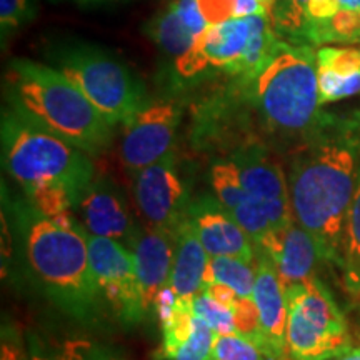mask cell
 Segmentation results:
<instances>
[{"label": "cell", "instance_id": "17", "mask_svg": "<svg viewBox=\"0 0 360 360\" xmlns=\"http://www.w3.org/2000/svg\"><path fill=\"white\" fill-rule=\"evenodd\" d=\"M207 27L197 0H172L143 24L142 32L164 56L175 60L192 47Z\"/></svg>", "mask_w": 360, "mask_h": 360}, {"label": "cell", "instance_id": "31", "mask_svg": "<svg viewBox=\"0 0 360 360\" xmlns=\"http://www.w3.org/2000/svg\"><path fill=\"white\" fill-rule=\"evenodd\" d=\"M0 360H30L29 352L22 345L20 337L11 327L2 328V344H0Z\"/></svg>", "mask_w": 360, "mask_h": 360}, {"label": "cell", "instance_id": "20", "mask_svg": "<svg viewBox=\"0 0 360 360\" xmlns=\"http://www.w3.org/2000/svg\"><path fill=\"white\" fill-rule=\"evenodd\" d=\"M209 260L210 255L207 254L191 222L186 219L179 227L175 238L172 276L169 282L175 294L187 300H193V297L199 295L204 287Z\"/></svg>", "mask_w": 360, "mask_h": 360}, {"label": "cell", "instance_id": "21", "mask_svg": "<svg viewBox=\"0 0 360 360\" xmlns=\"http://www.w3.org/2000/svg\"><path fill=\"white\" fill-rule=\"evenodd\" d=\"M339 269L345 290L352 297H360V177L345 220Z\"/></svg>", "mask_w": 360, "mask_h": 360}, {"label": "cell", "instance_id": "5", "mask_svg": "<svg viewBox=\"0 0 360 360\" xmlns=\"http://www.w3.org/2000/svg\"><path fill=\"white\" fill-rule=\"evenodd\" d=\"M8 107L90 155L110 146L114 129L56 67L13 58L6 74Z\"/></svg>", "mask_w": 360, "mask_h": 360}, {"label": "cell", "instance_id": "9", "mask_svg": "<svg viewBox=\"0 0 360 360\" xmlns=\"http://www.w3.org/2000/svg\"><path fill=\"white\" fill-rule=\"evenodd\" d=\"M87 242L90 267L102 304L129 327L146 321L148 314L135 272L132 250L112 238L89 233Z\"/></svg>", "mask_w": 360, "mask_h": 360}, {"label": "cell", "instance_id": "26", "mask_svg": "<svg viewBox=\"0 0 360 360\" xmlns=\"http://www.w3.org/2000/svg\"><path fill=\"white\" fill-rule=\"evenodd\" d=\"M197 4L209 25L267 13L259 0H197Z\"/></svg>", "mask_w": 360, "mask_h": 360}, {"label": "cell", "instance_id": "22", "mask_svg": "<svg viewBox=\"0 0 360 360\" xmlns=\"http://www.w3.org/2000/svg\"><path fill=\"white\" fill-rule=\"evenodd\" d=\"M27 352L30 360H115L109 347L89 339H65L47 345L32 337Z\"/></svg>", "mask_w": 360, "mask_h": 360}, {"label": "cell", "instance_id": "8", "mask_svg": "<svg viewBox=\"0 0 360 360\" xmlns=\"http://www.w3.org/2000/svg\"><path fill=\"white\" fill-rule=\"evenodd\" d=\"M285 295L290 360H334L354 349L347 319L317 276L292 283Z\"/></svg>", "mask_w": 360, "mask_h": 360}, {"label": "cell", "instance_id": "2", "mask_svg": "<svg viewBox=\"0 0 360 360\" xmlns=\"http://www.w3.org/2000/svg\"><path fill=\"white\" fill-rule=\"evenodd\" d=\"M247 119L260 130V142L290 155L326 122L321 110L317 52L312 45L277 39L257 74L238 77Z\"/></svg>", "mask_w": 360, "mask_h": 360}, {"label": "cell", "instance_id": "35", "mask_svg": "<svg viewBox=\"0 0 360 360\" xmlns=\"http://www.w3.org/2000/svg\"><path fill=\"white\" fill-rule=\"evenodd\" d=\"M27 4H29L30 7H34L35 11H37V7H39V0H27Z\"/></svg>", "mask_w": 360, "mask_h": 360}, {"label": "cell", "instance_id": "24", "mask_svg": "<svg viewBox=\"0 0 360 360\" xmlns=\"http://www.w3.org/2000/svg\"><path fill=\"white\" fill-rule=\"evenodd\" d=\"M309 2L310 0H277L272 12V25L278 39L309 45Z\"/></svg>", "mask_w": 360, "mask_h": 360}, {"label": "cell", "instance_id": "1", "mask_svg": "<svg viewBox=\"0 0 360 360\" xmlns=\"http://www.w3.org/2000/svg\"><path fill=\"white\" fill-rule=\"evenodd\" d=\"M289 162L294 219L317 242L323 262L340 267L345 220L360 177V112L328 114Z\"/></svg>", "mask_w": 360, "mask_h": 360}, {"label": "cell", "instance_id": "10", "mask_svg": "<svg viewBox=\"0 0 360 360\" xmlns=\"http://www.w3.org/2000/svg\"><path fill=\"white\" fill-rule=\"evenodd\" d=\"M182 120V103L177 98H150L125 122L120 157L130 172H139L174 150Z\"/></svg>", "mask_w": 360, "mask_h": 360}, {"label": "cell", "instance_id": "33", "mask_svg": "<svg viewBox=\"0 0 360 360\" xmlns=\"http://www.w3.org/2000/svg\"><path fill=\"white\" fill-rule=\"evenodd\" d=\"M334 360H360V349H352L349 350L347 354L340 355V357H337Z\"/></svg>", "mask_w": 360, "mask_h": 360}, {"label": "cell", "instance_id": "11", "mask_svg": "<svg viewBox=\"0 0 360 360\" xmlns=\"http://www.w3.org/2000/svg\"><path fill=\"white\" fill-rule=\"evenodd\" d=\"M134 175L135 204L147 227L177 233L192 197L177 170L174 150Z\"/></svg>", "mask_w": 360, "mask_h": 360}, {"label": "cell", "instance_id": "27", "mask_svg": "<svg viewBox=\"0 0 360 360\" xmlns=\"http://www.w3.org/2000/svg\"><path fill=\"white\" fill-rule=\"evenodd\" d=\"M217 332L195 312L192 334L177 349L170 360H214Z\"/></svg>", "mask_w": 360, "mask_h": 360}, {"label": "cell", "instance_id": "28", "mask_svg": "<svg viewBox=\"0 0 360 360\" xmlns=\"http://www.w3.org/2000/svg\"><path fill=\"white\" fill-rule=\"evenodd\" d=\"M192 304L193 310H195L204 321H207V323L217 332V335L237 334L236 317H233V312L227 307V305L217 302L212 297L207 295L205 292H200L199 295L193 297Z\"/></svg>", "mask_w": 360, "mask_h": 360}, {"label": "cell", "instance_id": "7", "mask_svg": "<svg viewBox=\"0 0 360 360\" xmlns=\"http://www.w3.org/2000/svg\"><path fill=\"white\" fill-rule=\"evenodd\" d=\"M52 67L96 105L112 127L124 125L150 101L146 84L119 56L84 40H60L47 52Z\"/></svg>", "mask_w": 360, "mask_h": 360}, {"label": "cell", "instance_id": "25", "mask_svg": "<svg viewBox=\"0 0 360 360\" xmlns=\"http://www.w3.org/2000/svg\"><path fill=\"white\" fill-rule=\"evenodd\" d=\"M210 184H212L214 195L229 212H232L236 207L247 199L240 172H238L236 160L232 157H225V159L214 162L212 167H210Z\"/></svg>", "mask_w": 360, "mask_h": 360}, {"label": "cell", "instance_id": "14", "mask_svg": "<svg viewBox=\"0 0 360 360\" xmlns=\"http://www.w3.org/2000/svg\"><path fill=\"white\" fill-rule=\"evenodd\" d=\"M187 220L210 257H233L255 264L257 245L215 195L192 199Z\"/></svg>", "mask_w": 360, "mask_h": 360}, {"label": "cell", "instance_id": "34", "mask_svg": "<svg viewBox=\"0 0 360 360\" xmlns=\"http://www.w3.org/2000/svg\"><path fill=\"white\" fill-rule=\"evenodd\" d=\"M57 2V0H56ZM70 2L82 4V6H92V4H103V2H114V0H70Z\"/></svg>", "mask_w": 360, "mask_h": 360}, {"label": "cell", "instance_id": "16", "mask_svg": "<svg viewBox=\"0 0 360 360\" xmlns=\"http://www.w3.org/2000/svg\"><path fill=\"white\" fill-rule=\"evenodd\" d=\"M259 249L272 257L283 289L317 276L319 262L323 260L317 242L295 219L270 233Z\"/></svg>", "mask_w": 360, "mask_h": 360}, {"label": "cell", "instance_id": "12", "mask_svg": "<svg viewBox=\"0 0 360 360\" xmlns=\"http://www.w3.org/2000/svg\"><path fill=\"white\" fill-rule=\"evenodd\" d=\"M276 152L264 143H244L233 148L229 157L236 160L247 195L267 214L274 231L294 220L290 205L289 180Z\"/></svg>", "mask_w": 360, "mask_h": 360}, {"label": "cell", "instance_id": "18", "mask_svg": "<svg viewBox=\"0 0 360 360\" xmlns=\"http://www.w3.org/2000/svg\"><path fill=\"white\" fill-rule=\"evenodd\" d=\"M175 238L177 233H170L143 225L141 236L132 247L135 272L141 285L142 299L147 314H154V302L159 292L169 285L172 276Z\"/></svg>", "mask_w": 360, "mask_h": 360}, {"label": "cell", "instance_id": "29", "mask_svg": "<svg viewBox=\"0 0 360 360\" xmlns=\"http://www.w3.org/2000/svg\"><path fill=\"white\" fill-rule=\"evenodd\" d=\"M214 360H270L259 345L240 334L217 335Z\"/></svg>", "mask_w": 360, "mask_h": 360}, {"label": "cell", "instance_id": "23", "mask_svg": "<svg viewBox=\"0 0 360 360\" xmlns=\"http://www.w3.org/2000/svg\"><path fill=\"white\" fill-rule=\"evenodd\" d=\"M207 283H224L244 299H254L255 264L233 257H210L204 285Z\"/></svg>", "mask_w": 360, "mask_h": 360}, {"label": "cell", "instance_id": "15", "mask_svg": "<svg viewBox=\"0 0 360 360\" xmlns=\"http://www.w3.org/2000/svg\"><path fill=\"white\" fill-rule=\"evenodd\" d=\"M254 302L259 312L262 350L270 360H290L287 350V295L276 264L264 249L255 255Z\"/></svg>", "mask_w": 360, "mask_h": 360}, {"label": "cell", "instance_id": "13", "mask_svg": "<svg viewBox=\"0 0 360 360\" xmlns=\"http://www.w3.org/2000/svg\"><path fill=\"white\" fill-rule=\"evenodd\" d=\"M77 210L89 236L112 238L130 250L141 236L142 227L130 214L122 192L105 175L92 179Z\"/></svg>", "mask_w": 360, "mask_h": 360}, {"label": "cell", "instance_id": "19", "mask_svg": "<svg viewBox=\"0 0 360 360\" xmlns=\"http://www.w3.org/2000/svg\"><path fill=\"white\" fill-rule=\"evenodd\" d=\"M317 79L321 105L360 94V49L326 45L317 51Z\"/></svg>", "mask_w": 360, "mask_h": 360}, {"label": "cell", "instance_id": "3", "mask_svg": "<svg viewBox=\"0 0 360 360\" xmlns=\"http://www.w3.org/2000/svg\"><path fill=\"white\" fill-rule=\"evenodd\" d=\"M4 169L24 191L40 214L58 217L79 209L96 177L92 155L20 112H2Z\"/></svg>", "mask_w": 360, "mask_h": 360}, {"label": "cell", "instance_id": "6", "mask_svg": "<svg viewBox=\"0 0 360 360\" xmlns=\"http://www.w3.org/2000/svg\"><path fill=\"white\" fill-rule=\"evenodd\" d=\"M267 13L209 25L188 51L172 62L174 84L192 87L207 80L257 74L277 40Z\"/></svg>", "mask_w": 360, "mask_h": 360}, {"label": "cell", "instance_id": "32", "mask_svg": "<svg viewBox=\"0 0 360 360\" xmlns=\"http://www.w3.org/2000/svg\"><path fill=\"white\" fill-rule=\"evenodd\" d=\"M340 8L342 7L339 0H310L307 7L310 30H312L314 25L322 24V22H326L330 19V17H334ZM310 30H309V35H310Z\"/></svg>", "mask_w": 360, "mask_h": 360}, {"label": "cell", "instance_id": "4", "mask_svg": "<svg viewBox=\"0 0 360 360\" xmlns=\"http://www.w3.org/2000/svg\"><path fill=\"white\" fill-rule=\"evenodd\" d=\"M15 231L30 276L72 319L89 322L103 304L89 257L87 232L74 212L47 217L27 200L15 204Z\"/></svg>", "mask_w": 360, "mask_h": 360}, {"label": "cell", "instance_id": "30", "mask_svg": "<svg viewBox=\"0 0 360 360\" xmlns=\"http://www.w3.org/2000/svg\"><path fill=\"white\" fill-rule=\"evenodd\" d=\"M34 7L27 4V0H0V30H2V39H6L27 22L35 17Z\"/></svg>", "mask_w": 360, "mask_h": 360}]
</instances>
